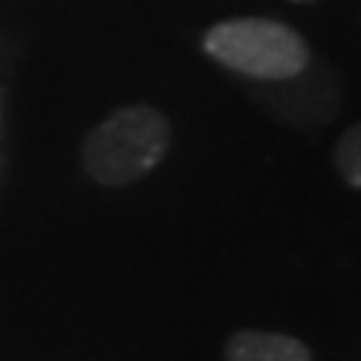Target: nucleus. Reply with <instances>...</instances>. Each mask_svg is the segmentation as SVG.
Segmentation results:
<instances>
[{"label":"nucleus","instance_id":"nucleus-1","mask_svg":"<svg viewBox=\"0 0 361 361\" xmlns=\"http://www.w3.org/2000/svg\"><path fill=\"white\" fill-rule=\"evenodd\" d=\"M172 123L154 106L111 111L82 142V169L99 187H127L163 163Z\"/></svg>","mask_w":361,"mask_h":361},{"label":"nucleus","instance_id":"nucleus-2","mask_svg":"<svg viewBox=\"0 0 361 361\" xmlns=\"http://www.w3.org/2000/svg\"><path fill=\"white\" fill-rule=\"evenodd\" d=\"M202 49L226 70L262 78L289 82L310 63V49L283 21L271 18H226L205 30Z\"/></svg>","mask_w":361,"mask_h":361},{"label":"nucleus","instance_id":"nucleus-3","mask_svg":"<svg viewBox=\"0 0 361 361\" xmlns=\"http://www.w3.org/2000/svg\"><path fill=\"white\" fill-rule=\"evenodd\" d=\"M226 361H313L307 343L280 331H235L223 346Z\"/></svg>","mask_w":361,"mask_h":361},{"label":"nucleus","instance_id":"nucleus-4","mask_svg":"<svg viewBox=\"0 0 361 361\" xmlns=\"http://www.w3.org/2000/svg\"><path fill=\"white\" fill-rule=\"evenodd\" d=\"M334 163L346 184L361 190V123H353V127L337 139Z\"/></svg>","mask_w":361,"mask_h":361},{"label":"nucleus","instance_id":"nucleus-5","mask_svg":"<svg viewBox=\"0 0 361 361\" xmlns=\"http://www.w3.org/2000/svg\"><path fill=\"white\" fill-rule=\"evenodd\" d=\"M292 4H316V0H292Z\"/></svg>","mask_w":361,"mask_h":361}]
</instances>
